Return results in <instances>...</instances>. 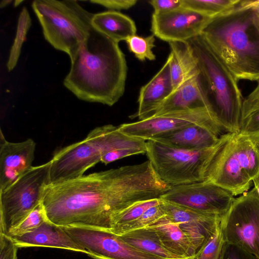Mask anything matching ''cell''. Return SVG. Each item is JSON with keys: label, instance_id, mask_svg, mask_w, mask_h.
I'll list each match as a JSON object with an SVG mask.
<instances>
[{"label": "cell", "instance_id": "obj_1", "mask_svg": "<svg viewBox=\"0 0 259 259\" xmlns=\"http://www.w3.org/2000/svg\"><path fill=\"white\" fill-rule=\"evenodd\" d=\"M171 187L148 160L49 184L41 204L47 220L57 226L110 231L118 212L137 202L160 198Z\"/></svg>", "mask_w": 259, "mask_h": 259}, {"label": "cell", "instance_id": "obj_2", "mask_svg": "<svg viewBox=\"0 0 259 259\" xmlns=\"http://www.w3.org/2000/svg\"><path fill=\"white\" fill-rule=\"evenodd\" d=\"M127 74L119 43L92 27L63 84L81 100L112 106L124 94Z\"/></svg>", "mask_w": 259, "mask_h": 259}, {"label": "cell", "instance_id": "obj_3", "mask_svg": "<svg viewBox=\"0 0 259 259\" xmlns=\"http://www.w3.org/2000/svg\"><path fill=\"white\" fill-rule=\"evenodd\" d=\"M247 0L209 21L201 34L238 80L259 79V29Z\"/></svg>", "mask_w": 259, "mask_h": 259}, {"label": "cell", "instance_id": "obj_4", "mask_svg": "<svg viewBox=\"0 0 259 259\" xmlns=\"http://www.w3.org/2000/svg\"><path fill=\"white\" fill-rule=\"evenodd\" d=\"M188 41L196 60L208 110L226 133H239L243 100L238 80L201 34Z\"/></svg>", "mask_w": 259, "mask_h": 259}, {"label": "cell", "instance_id": "obj_5", "mask_svg": "<svg viewBox=\"0 0 259 259\" xmlns=\"http://www.w3.org/2000/svg\"><path fill=\"white\" fill-rule=\"evenodd\" d=\"M259 173L255 143L239 133H227L206 171L204 181L217 185L234 196L248 191Z\"/></svg>", "mask_w": 259, "mask_h": 259}, {"label": "cell", "instance_id": "obj_6", "mask_svg": "<svg viewBox=\"0 0 259 259\" xmlns=\"http://www.w3.org/2000/svg\"><path fill=\"white\" fill-rule=\"evenodd\" d=\"M32 7L46 40L73 59L89 34L94 14L75 0H35Z\"/></svg>", "mask_w": 259, "mask_h": 259}, {"label": "cell", "instance_id": "obj_7", "mask_svg": "<svg viewBox=\"0 0 259 259\" xmlns=\"http://www.w3.org/2000/svg\"><path fill=\"white\" fill-rule=\"evenodd\" d=\"M221 143L198 150L169 146L157 141H146V154L155 172L170 186L204 181L206 170Z\"/></svg>", "mask_w": 259, "mask_h": 259}, {"label": "cell", "instance_id": "obj_8", "mask_svg": "<svg viewBox=\"0 0 259 259\" xmlns=\"http://www.w3.org/2000/svg\"><path fill=\"white\" fill-rule=\"evenodd\" d=\"M51 161L33 166L0 192V233L9 236L41 203Z\"/></svg>", "mask_w": 259, "mask_h": 259}, {"label": "cell", "instance_id": "obj_9", "mask_svg": "<svg viewBox=\"0 0 259 259\" xmlns=\"http://www.w3.org/2000/svg\"><path fill=\"white\" fill-rule=\"evenodd\" d=\"M221 227L228 244L259 258V196L254 188L235 198Z\"/></svg>", "mask_w": 259, "mask_h": 259}, {"label": "cell", "instance_id": "obj_10", "mask_svg": "<svg viewBox=\"0 0 259 259\" xmlns=\"http://www.w3.org/2000/svg\"><path fill=\"white\" fill-rule=\"evenodd\" d=\"M194 124L204 126L219 137L227 133L218 124L206 108L151 116L135 122L123 123L118 127L127 135L148 141Z\"/></svg>", "mask_w": 259, "mask_h": 259}, {"label": "cell", "instance_id": "obj_11", "mask_svg": "<svg viewBox=\"0 0 259 259\" xmlns=\"http://www.w3.org/2000/svg\"><path fill=\"white\" fill-rule=\"evenodd\" d=\"M63 229L96 259H162L140 250L110 231L70 226Z\"/></svg>", "mask_w": 259, "mask_h": 259}, {"label": "cell", "instance_id": "obj_12", "mask_svg": "<svg viewBox=\"0 0 259 259\" xmlns=\"http://www.w3.org/2000/svg\"><path fill=\"white\" fill-rule=\"evenodd\" d=\"M160 198L199 211L221 216L228 210L235 199L229 191L206 181L171 186Z\"/></svg>", "mask_w": 259, "mask_h": 259}, {"label": "cell", "instance_id": "obj_13", "mask_svg": "<svg viewBox=\"0 0 259 259\" xmlns=\"http://www.w3.org/2000/svg\"><path fill=\"white\" fill-rule=\"evenodd\" d=\"M211 18L181 5L170 11L153 12L151 31L168 42L187 41L200 35Z\"/></svg>", "mask_w": 259, "mask_h": 259}, {"label": "cell", "instance_id": "obj_14", "mask_svg": "<svg viewBox=\"0 0 259 259\" xmlns=\"http://www.w3.org/2000/svg\"><path fill=\"white\" fill-rule=\"evenodd\" d=\"M49 184L82 177L89 168L101 161L98 149L86 137L57 151L50 160Z\"/></svg>", "mask_w": 259, "mask_h": 259}, {"label": "cell", "instance_id": "obj_15", "mask_svg": "<svg viewBox=\"0 0 259 259\" xmlns=\"http://www.w3.org/2000/svg\"><path fill=\"white\" fill-rule=\"evenodd\" d=\"M164 217L177 223L187 235L196 253L215 234L222 217L177 205L162 199Z\"/></svg>", "mask_w": 259, "mask_h": 259}, {"label": "cell", "instance_id": "obj_16", "mask_svg": "<svg viewBox=\"0 0 259 259\" xmlns=\"http://www.w3.org/2000/svg\"><path fill=\"white\" fill-rule=\"evenodd\" d=\"M36 143L32 139L21 142L8 141L1 131L0 192L32 167Z\"/></svg>", "mask_w": 259, "mask_h": 259}, {"label": "cell", "instance_id": "obj_17", "mask_svg": "<svg viewBox=\"0 0 259 259\" xmlns=\"http://www.w3.org/2000/svg\"><path fill=\"white\" fill-rule=\"evenodd\" d=\"M19 247H46L64 249L88 255V252L77 243L63 228L48 220L31 232L22 236L10 237Z\"/></svg>", "mask_w": 259, "mask_h": 259}, {"label": "cell", "instance_id": "obj_18", "mask_svg": "<svg viewBox=\"0 0 259 259\" xmlns=\"http://www.w3.org/2000/svg\"><path fill=\"white\" fill-rule=\"evenodd\" d=\"M173 90L169 64L166 60L158 72L140 89L137 111L130 117L138 118L141 120L151 116Z\"/></svg>", "mask_w": 259, "mask_h": 259}, {"label": "cell", "instance_id": "obj_19", "mask_svg": "<svg viewBox=\"0 0 259 259\" xmlns=\"http://www.w3.org/2000/svg\"><path fill=\"white\" fill-rule=\"evenodd\" d=\"M200 108L207 109L198 69L174 90L151 116Z\"/></svg>", "mask_w": 259, "mask_h": 259}, {"label": "cell", "instance_id": "obj_20", "mask_svg": "<svg viewBox=\"0 0 259 259\" xmlns=\"http://www.w3.org/2000/svg\"><path fill=\"white\" fill-rule=\"evenodd\" d=\"M87 138L98 149L101 161L112 153L122 149L137 148L146 152V141L127 135L118 126L107 124L97 127L88 134Z\"/></svg>", "mask_w": 259, "mask_h": 259}, {"label": "cell", "instance_id": "obj_21", "mask_svg": "<svg viewBox=\"0 0 259 259\" xmlns=\"http://www.w3.org/2000/svg\"><path fill=\"white\" fill-rule=\"evenodd\" d=\"M220 138L208 128L194 124L151 140L180 149L198 150L215 146Z\"/></svg>", "mask_w": 259, "mask_h": 259}, {"label": "cell", "instance_id": "obj_22", "mask_svg": "<svg viewBox=\"0 0 259 259\" xmlns=\"http://www.w3.org/2000/svg\"><path fill=\"white\" fill-rule=\"evenodd\" d=\"M147 227L156 232L162 245L168 251L182 259H195V250L177 223L164 216Z\"/></svg>", "mask_w": 259, "mask_h": 259}, {"label": "cell", "instance_id": "obj_23", "mask_svg": "<svg viewBox=\"0 0 259 259\" xmlns=\"http://www.w3.org/2000/svg\"><path fill=\"white\" fill-rule=\"evenodd\" d=\"M91 23L93 28L118 43L137 32L134 20L118 11L109 10L94 14Z\"/></svg>", "mask_w": 259, "mask_h": 259}, {"label": "cell", "instance_id": "obj_24", "mask_svg": "<svg viewBox=\"0 0 259 259\" xmlns=\"http://www.w3.org/2000/svg\"><path fill=\"white\" fill-rule=\"evenodd\" d=\"M170 52L167 59L174 90L198 70L196 59L187 41L168 42ZM173 90V91H174Z\"/></svg>", "mask_w": 259, "mask_h": 259}, {"label": "cell", "instance_id": "obj_25", "mask_svg": "<svg viewBox=\"0 0 259 259\" xmlns=\"http://www.w3.org/2000/svg\"><path fill=\"white\" fill-rule=\"evenodd\" d=\"M119 236L135 247L162 259H182L166 250L156 232L149 227L131 231Z\"/></svg>", "mask_w": 259, "mask_h": 259}, {"label": "cell", "instance_id": "obj_26", "mask_svg": "<svg viewBox=\"0 0 259 259\" xmlns=\"http://www.w3.org/2000/svg\"><path fill=\"white\" fill-rule=\"evenodd\" d=\"M255 88L243 100L239 133L259 141V79Z\"/></svg>", "mask_w": 259, "mask_h": 259}, {"label": "cell", "instance_id": "obj_27", "mask_svg": "<svg viewBox=\"0 0 259 259\" xmlns=\"http://www.w3.org/2000/svg\"><path fill=\"white\" fill-rule=\"evenodd\" d=\"M241 0H181L182 6L211 18L223 14L238 4Z\"/></svg>", "mask_w": 259, "mask_h": 259}, {"label": "cell", "instance_id": "obj_28", "mask_svg": "<svg viewBox=\"0 0 259 259\" xmlns=\"http://www.w3.org/2000/svg\"><path fill=\"white\" fill-rule=\"evenodd\" d=\"M31 25V19L27 8H22L18 21L16 36L11 47L7 64V69L11 71L16 66L20 57L21 48L26 39V34Z\"/></svg>", "mask_w": 259, "mask_h": 259}, {"label": "cell", "instance_id": "obj_29", "mask_svg": "<svg viewBox=\"0 0 259 259\" xmlns=\"http://www.w3.org/2000/svg\"><path fill=\"white\" fill-rule=\"evenodd\" d=\"M165 215L162 199L157 205L147 209L136 220L113 228L110 232L120 235L125 233L146 227Z\"/></svg>", "mask_w": 259, "mask_h": 259}, {"label": "cell", "instance_id": "obj_30", "mask_svg": "<svg viewBox=\"0 0 259 259\" xmlns=\"http://www.w3.org/2000/svg\"><path fill=\"white\" fill-rule=\"evenodd\" d=\"M161 201L160 198L140 201L122 209L113 217L111 231L115 227L136 220L147 209L160 203Z\"/></svg>", "mask_w": 259, "mask_h": 259}, {"label": "cell", "instance_id": "obj_31", "mask_svg": "<svg viewBox=\"0 0 259 259\" xmlns=\"http://www.w3.org/2000/svg\"><path fill=\"white\" fill-rule=\"evenodd\" d=\"M155 36L152 34L147 36H139L137 34L128 37L125 42L129 51L140 61L146 60L154 61L156 56L153 49L155 47Z\"/></svg>", "mask_w": 259, "mask_h": 259}, {"label": "cell", "instance_id": "obj_32", "mask_svg": "<svg viewBox=\"0 0 259 259\" xmlns=\"http://www.w3.org/2000/svg\"><path fill=\"white\" fill-rule=\"evenodd\" d=\"M227 244L220 223L215 234L197 252L195 259H224Z\"/></svg>", "mask_w": 259, "mask_h": 259}, {"label": "cell", "instance_id": "obj_33", "mask_svg": "<svg viewBox=\"0 0 259 259\" xmlns=\"http://www.w3.org/2000/svg\"><path fill=\"white\" fill-rule=\"evenodd\" d=\"M47 220V218L41 203L28 215L9 236H22L26 233L33 232Z\"/></svg>", "mask_w": 259, "mask_h": 259}, {"label": "cell", "instance_id": "obj_34", "mask_svg": "<svg viewBox=\"0 0 259 259\" xmlns=\"http://www.w3.org/2000/svg\"><path fill=\"white\" fill-rule=\"evenodd\" d=\"M18 248L10 237L0 233V259H17Z\"/></svg>", "mask_w": 259, "mask_h": 259}, {"label": "cell", "instance_id": "obj_35", "mask_svg": "<svg viewBox=\"0 0 259 259\" xmlns=\"http://www.w3.org/2000/svg\"><path fill=\"white\" fill-rule=\"evenodd\" d=\"M138 0H92L90 2L101 5L109 11L127 10L135 6Z\"/></svg>", "mask_w": 259, "mask_h": 259}, {"label": "cell", "instance_id": "obj_36", "mask_svg": "<svg viewBox=\"0 0 259 259\" xmlns=\"http://www.w3.org/2000/svg\"><path fill=\"white\" fill-rule=\"evenodd\" d=\"M224 259H259L236 246L227 244Z\"/></svg>", "mask_w": 259, "mask_h": 259}, {"label": "cell", "instance_id": "obj_37", "mask_svg": "<svg viewBox=\"0 0 259 259\" xmlns=\"http://www.w3.org/2000/svg\"><path fill=\"white\" fill-rule=\"evenodd\" d=\"M149 3L154 13L170 11L181 6V0H151Z\"/></svg>", "mask_w": 259, "mask_h": 259}, {"label": "cell", "instance_id": "obj_38", "mask_svg": "<svg viewBox=\"0 0 259 259\" xmlns=\"http://www.w3.org/2000/svg\"><path fill=\"white\" fill-rule=\"evenodd\" d=\"M248 4L250 6L255 12L259 15V0L252 1L247 0Z\"/></svg>", "mask_w": 259, "mask_h": 259}, {"label": "cell", "instance_id": "obj_39", "mask_svg": "<svg viewBox=\"0 0 259 259\" xmlns=\"http://www.w3.org/2000/svg\"><path fill=\"white\" fill-rule=\"evenodd\" d=\"M252 183H253L254 185L253 188L255 189L259 196V173L253 179Z\"/></svg>", "mask_w": 259, "mask_h": 259}, {"label": "cell", "instance_id": "obj_40", "mask_svg": "<svg viewBox=\"0 0 259 259\" xmlns=\"http://www.w3.org/2000/svg\"><path fill=\"white\" fill-rule=\"evenodd\" d=\"M12 2L11 0H4L2 1L0 3V7L1 8H3L4 7H7L8 5L10 4Z\"/></svg>", "mask_w": 259, "mask_h": 259}, {"label": "cell", "instance_id": "obj_41", "mask_svg": "<svg viewBox=\"0 0 259 259\" xmlns=\"http://www.w3.org/2000/svg\"><path fill=\"white\" fill-rule=\"evenodd\" d=\"M255 12V11H254ZM254 21L256 26L259 29V15H257L255 12L254 14Z\"/></svg>", "mask_w": 259, "mask_h": 259}, {"label": "cell", "instance_id": "obj_42", "mask_svg": "<svg viewBox=\"0 0 259 259\" xmlns=\"http://www.w3.org/2000/svg\"><path fill=\"white\" fill-rule=\"evenodd\" d=\"M23 1H15L14 6L17 7L18 6L21 2H22Z\"/></svg>", "mask_w": 259, "mask_h": 259}, {"label": "cell", "instance_id": "obj_43", "mask_svg": "<svg viewBox=\"0 0 259 259\" xmlns=\"http://www.w3.org/2000/svg\"><path fill=\"white\" fill-rule=\"evenodd\" d=\"M255 145H256V148L257 149L258 151H259V141L255 143Z\"/></svg>", "mask_w": 259, "mask_h": 259}]
</instances>
